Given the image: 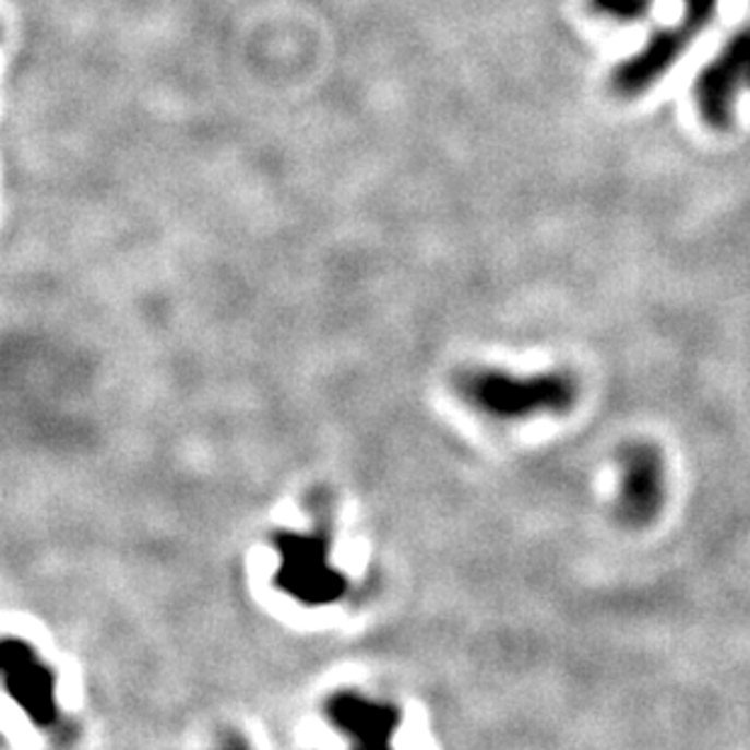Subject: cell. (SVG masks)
<instances>
[{"label": "cell", "instance_id": "6da1fadb", "mask_svg": "<svg viewBox=\"0 0 750 750\" xmlns=\"http://www.w3.org/2000/svg\"><path fill=\"white\" fill-rule=\"evenodd\" d=\"M617 462V517L629 527H646L666 503V460L654 444L634 442L627 444Z\"/></svg>", "mask_w": 750, "mask_h": 750}, {"label": "cell", "instance_id": "7a4b0ae2", "mask_svg": "<svg viewBox=\"0 0 750 750\" xmlns=\"http://www.w3.org/2000/svg\"><path fill=\"white\" fill-rule=\"evenodd\" d=\"M488 404L508 416H527L535 410L561 413L575 404V384L569 377L547 374L535 379L498 377L488 382Z\"/></svg>", "mask_w": 750, "mask_h": 750}]
</instances>
